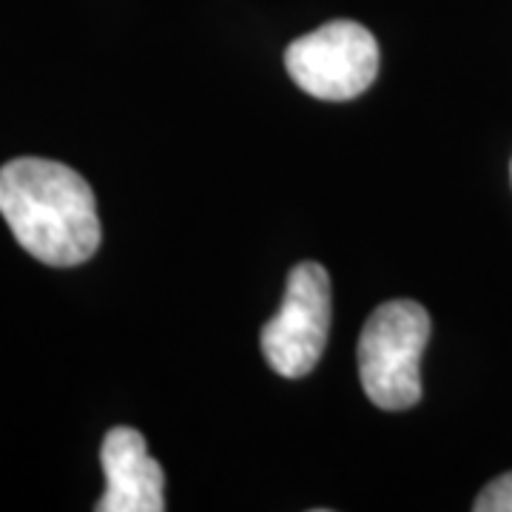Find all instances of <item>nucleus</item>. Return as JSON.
<instances>
[{
    "label": "nucleus",
    "mask_w": 512,
    "mask_h": 512,
    "mask_svg": "<svg viewBox=\"0 0 512 512\" xmlns=\"http://www.w3.org/2000/svg\"><path fill=\"white\" fill-rule=\"evenodd\" d=\"M106 493L97 512H163V467L148 456L146 439L134 427H114L100 447Z\"/></svg>",
    "instance_id": "obj_5"
},
{
    "label": "nucleus",
    "mask_w": 512,
    "mask_h": 512,
    "mask_svg": "<svg viewBox=\"0 0 512 512\" xmlns=\"http://www.w3.org/2000/svg\"><path fill=\"white\" fill-rule=\"evenodd\" d=\"M330 276L316 262L288 274L282 308L259 333L262 356L285 379L308 376L322 359L330 330Z\"/></svg>",
    "instance_id": "obj_4"
},
{
    "label": "nucleus",
    "mask_w": 512,
    "mask_h": 512,
    "mask_svg": "<svg viewBox=\"0 0 512 512\" xmlns=\"http://www.w3.org/2000/svg\"><path fill=\"white\" fill-rule=\"evenodd\" d=\"M510 177H512V165H510Z\"/></svg>",
    "instance_id": "obj_7"
},
{
    "label": "nucleus",
    "mask_w": 512,
    "mask_h": 512,
    "mask_svg": "<svg viewBox=\"0 0 512 512\" xmlns=\"http://www.w3.org/2000/svg\"><path fill=\"white\" fill-rule=\"evenodd\" d=\"M476 512H512V473H504L495 481H490L481 493H478Z\"/></svg>",
    "instance_id": "obj_6"
},
{
    "label": "nucleus",
    "mask_w": 512,
    "mask_h": 512,
    "mask_svg": "<svg viewBox=\"0 0 512 512\" xmlns=\"http://www.w3.org/2000/svg\"><path fill=\"white\" fill-rule=\"evenodd\" d=\"M0 214L20 248L52 268L83 265L100 248L92 185L55 160L18 157L3 165Z\"/></svg>",
    "instance_id": "obj_1"
},
{
    "label": "nucleus",
    "mask_w": 512,
    "mask_h": 512,
    "mask_svg": "<svg viewBox=\"0 0 512 512\" xmlns=\"http://www.w3.org/2000/svg\"><path fill=\"white\" fill-rule=\"evenodd\" d=\"M291 80L319 100H353L379 74V43L356 20H330L285 49Z\"/></svg>",
    "instance_id": "obj_3"
},
{
    "label": "nucleus",
    "mask_w": 512,
    "mask_h": 512,
    "mask_svg": "<svg viewBox=\"0 0 512 512\" xmlns=\"http://www.w3.org/2000/svg\"><path fill=\"white\" fill-rule=\"evenodd\" d=\"M430 313L413 299L384 302L359 336V376L379 410H407L421 399V353L430 339Z\"/></svg>",
    "instance_id": "obj_2"
}]
</instances>
